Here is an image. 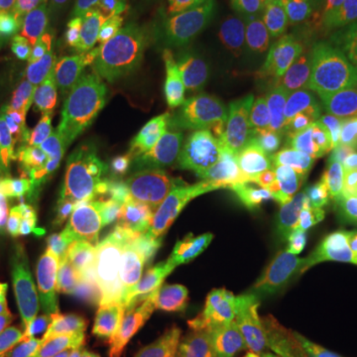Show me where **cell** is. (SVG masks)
Here are the masks:
<instances>
[{"instance_id": "obj_9", "label": "cell", "mask_w": 357, "mask_h": 357, "mask_svg": "<svg viewBox=\"0 0 357 357\" xmlns=\"http://www.w3.org/2000/svg\"><path fill=\"white\" fill-rule=\"evenodd\" d=\"M32 318L38 321L44 354L56 356L62 345L84 340L98 316L79 292L48 290L32 302Z\"/></svg>"}, {"instance_id": "obj_34", "label": "cell", "mask_w": 357, "mask_h": 357, "mask_svg": "<svg viewBox=\"0 0 357 357\" xmlns=\"http://www.w3.org/2000/svg\"><path fill=\"white\" fill-rule=\"evenodd\" d=\"M356 326H357V316H356Z\"/></svg>"}, {"instance_id": "obj_12", "label": "cell", "mask_w": 357, "mask_h": 357, "mask_svg": "<svg viewBox=\"0 0 357 357\" xmlns=\"http://www.w3.org/2000/svg\"><path fill=\"white\" fill-rule=\"evenodd\" d=\"M30 282L14 255L6 227L0 222V356H13L20 349V332L32 319L28 300Z\"/></svg>"}, {"instance_id": "obj_29", "label": "cell", "mask_w": 357, "mask_h": 357, "mask_svg": "<svg viewBox=\"0 0 357 357\" xmlns=\"http://www.w3.org/2000/svg\"><path fill=\"white\" fill-rule=\"evenodd\" d=\"M337 14H335V28L340 32L357 26V0H335Z\"/></svg>"}, {"instance_id": "obj_7", "label": "cell", "mask_w": 357, "mask_h": 357, "mask_svg": "<svg viewBox=\"0 0 357 357\" xmlns=\"http://www.w3.org/2000/svg\"><path fill=\"white\" fill-rule=\"evenodd\" d=\"M98 46V22L93 2L58 24L44 40L40 70L52 76L68 91L89 66Z\"/></svg>"}, {"instance_id": "obj_13", "label": "cell", "mask_w": 357, "mask_h": 357, "mask_svg": "<svg viewBox=\"0 0 357 357\" xmlns=\"http://www.w3.org/2000/svg\"><path fill=\"white\" fill-rule=\"evenodd\" d=\"M112 126V112L105 100L93 105L88 114L77 117L76 121L58 126L50 145L54 161L60 163L66 171L76 173L107 141Z\"/></svg>"}, {"instance_id": "obj_22", "label": "cell", "mask_w": 357, "mask_h": 357, "mask_svg": "<svg viewBox=\"0 0 357 357\" xmlns=\"http://www.w3.org/2000/svg\"><path fill=\"white\" fill-rule=\"evenodd\" d=\"M165 48V34H147L135 46V56L129 68V79L141 96L151 98L161 70V58Z\"/></svg>"}, {"instance_id": "obj_25", "label": "cell", "mask_w": 357, "mask_h": 357, "mask_svg": "<svg viewBox=\"0 0 357 357\" xmlns=\"http://www.w3.org/2000/svg\"><path fill=\"white\" fill-rule=\"evenodd\" d=\"M262 321H264V314L258 307L230 314L220 326L225 344L229 345L230 349H241V351L252 347L256 337L260 335Z\"/></svg>"}, {"instance_id": "obj_6", "label": "cell", "mask_w": 357, "mask_h": 357, "mask_svg": "<svg viewBox=\"0 0 357 357\" xmlns=\"http://www.w3.org/2000/svg\"><path fill=\"white\" fill-rule=\"evenodd\" d=\"M340 241V227L333 225L312 232L294 244L262 282L256 307L264 314V318L300 302L314 288L319 276L333 264Z\"/></svg>"}, {"instance_id": "obj_30", "label": "cell", "mask_w": 357, "mask_h": 357, "mask_svg": "<svg viewBox=\"0 0 357 357\" xmlns=\"http://www.w3.org/2000/svg\"><path fill=\"white\" fill-rule=\"evenodd\" d=\"M137 4V0H102L100 14L105 22H115L123 18L126 14L131 13V8Z\"/></svg>"}, {"instance_id": "obj_26", "label": "cell", "mask_w": 357, "mask_h": 357, "mask_svg": "<svg viewBox=\"0 0 357 357\" xmlns=\"http://www.w3.org/2000/svg\"><path fill=\"white\" fill-rule=\"evenodd\" d=\"M256 357H356L345 356L324 337H290L270 345Z\"/></svg>"}, {"instance_id": "obj_24", "label": "cell", "mask_w": 357, "mask_h": 357, "mask_svg": "<svg viewBox=\"0 0 357 357\" xmlns=\"http://www.w3.org/2000/svg\"><path fill=\"white\" fill-rule=\"evenodd\" d=\"M91 2L93 0H32L22 26L34 38L44 42L50 30L79 13L82 8H86Z\"/></svg>"}, {"instance_id": "obj_4", "label": "cell", "mask_w": 357, "mask_h": 357, "mask_svg": "<svg viewBox=\"0 0 357 357\" xmlns=\"http://www.w3.org/2000/svg\"><path fill=\"white\" fill-rule=\"evenodd\" d=\"M215 332L199 318L189 294L167 288L141 307L129 357H203Z\"/></svg>"}, {"instance_id": "obj_11", "label": "cell", "mask_w": 357, "mask_h": 357, "mask_svg": "<svg viewBox=\"0 0 357 357\" xmlns=\"http://www.w3.org/2000/svg\"><path fill=\"white\" fill-rule=\"evenodd\" d=\"M115 173L107 155V141L84 167L70 175L66 206L84 227L105 225L115 203Z\"/></svg>"}, {"instance_id": "obj_23", "label": "cell", "mask_w": 357, "mask_h": 357, "mask_svg": "<svg viewBox=\"0 0 357 357\" xmlns=\"http://www.w3.org/2000/svg\"><path fill=\"white\" fill-rule=\"evenodd\" d=\"M328 68L337 88L357 91V26L330 40Z\"/></svg>"}, {"instance_id": "obj_33", "label": "cell", "mask_w": 357, "mask_h": 357, "mask_svg": "<svg viewBox=\"0 0 357 357\" xmlns=\"http://www.w3.org/2000/svg\"><path fill=\"white\" fill-rule=\"evenodd\" d=\"M354 129H356V137H357V119H356V123H354Z\"/></svg>"}, {"instance_id": "obj_18", "label": "cell", "mask_w": 357, "mask_h": 357, "mask_svg": "<svg viewBox=\"0 0 357 357\" xmlns=\"http://www.w3.org/2000/svg\"><path fill=\"white\" fill-rule=\"evenodd\" d=\"M244 50H246V34L243 30H230L211 40L199 58L195 84L204 89L222 76H227L243 60Z\"/></svg>"}, {"instance_id": "obj_2", "label": "cell", "mask_w": 357, "mask_h": 357, "mask_svg": "<svg viewBox=\"0 0 357 357\" xmlns=\"http://www.w3.org/2000/svg\"><path fill=\"white\" fill-rule=\"evenodd\" d=\"M298 79L288 54L258 46L199 91V107L185 128L189 145L218 165L258 149L282 128Z\"/></svg>"}, {"instance_id": "obj_31", "label": "cell", "mask_w": 357, "mask_h": 357, "mask_svg": "<svg viewBox=\"0 0 357 357\" xmlns=\"http://www.w3.org/2000/svg\"><path fill=\"white\" fill-rule=\"evenodd\" d=\"M340 248H349L351 252H356L357 255V225L354 227V230H351V234H349V236H344V234H342Z\"/></svg>"}, {"instance_id": "obj_5", "label": "cell", "mask_w": 357, "mask_h": 357, "mask_svg": "<svg viewBox=\"0 0 357 357\" xmlns=\"http://www.w3.org/2000/svg\"><path fill=\"white\" fill-rule=\"evenodd\" d=\"M197 107L199 93L171 105H159L157 109L126 114L114 121L107 137V155L115 177L126 185L141 181L165 151L167 139L187 128Z\"/></svg>"}, {"instance_id": "obj_8", "label": "cell", "mask_w": 357, "mask_h": 357, "mask_svg": "<svg viewBox=\"0 0 357 357\" xmlns=\"http://www.w3.org/2000/svg\"><path fill=\"white\" fill-rule=\"evenodd\" d=\"M211 40L213 38L195 16L181 20L167 30L159 82L153 96L149 98L151 102L171 105L187 98L195 84L199 58Z\"/></svg>"}, {"instance_id": "obj_14", "label": "cell", "mask_w": 357, "mask_h": 357, "mask_svg": "<svg viewBox=\"0 0 357 357\" xmlns=\"http://www.w3.org/2000/svg\"><path fill=\"white\" fill-rule=\"evenodd\" d=\"M79 294L98 316L93 332L102 342L109 344L119 332V326L135 296L128 278L112 260L79 290Z\"/></svg>"}, {"instance_id": "obj_20", "label": "cell", "mask_w": 357, "mask_h": 357, "mask_svg": "<svg viewBox=\"0 0 357 357\" xmlns=\"http://www.w3.org/2000/svg\"><path fill=\"white\" fill-rule=\"evenodd\" d=\"M103 86H105V72L100 66L91 64L82 76L76 77V82L66 91L64 103L56 123L66 126L70 121H76L77 117L88 114L93 105L103 102Z\"/></svg>"}, {"instance_id": "obj_3", "label": "cell", "mask_w": 357, "mask_h": 357, "mask_svg": "<svg viewBox=\"0 0 357 357\" xmlns=\"http://www.w3.org/2000/svg\"><path fill=\"white\" fill-rule=\"evenodd\" d=\"M356 316L357 264L333 262L300 302L264 318V333L272 342L326 337L344 332Z\"/></svg>"}, {"instance_id": "obj_19", "label": "cell", "mask_w": 357, "mask_h": 357, "mask_svg": "<svg viewBox=\"0 0 357 357\" xmlns=\"http://www.w3.org/2000/svg\"><path fill=\"white\" fill-rule=\"evenodd\" d=\"M255 0H199L192 16L211 38L230 30H241L252 20Z\"/></svg>"}, {"instance_id": "obj_16", "label": "cell", "mask_w": 357, "mask_h": 357, "mask_svg": "<svg viewBox=\"0 0 357 357\" xmlns=\"http://www.w3.org/2000/svg\"><path fill=\"white\" fill-rule=\"evenodd\" d=\"M103 234H105V225L86 227L79 243L74 246L70 256L60 262L54 280L56 292H79L105 266Z\"/></svg>"}, {"instance_id": "obj_27", "label": "cell", "mask_w": 357, "mask_h": 357, "mask_svg": "<svg viewBox=\"0 0 357 357\" xmlns=\"http://www.w3.org/2000/svg\"><path fill=\"white\" fill-rule=\"evenodd\" d=\"M197 4L199 0H153L143 28L147 34H165L171 26L192 16Z\"/></svg>"}, {"instance_id": "obj_32", "label": "cell", "mask_w": 357, "mask_h": 357, "mask_svg": "<svg viewBox=\"0 0 357 357\" xmlns=\"http://www.w3.org/2000/svg\"><path fill=\"white\" fill-rule=\"evenodd\" d=\"M0 357H22V356H18V354H13V356H0ZM36 357H58V356H52V354H42V356H36Z\"/></svg>"}, {"instance_id": "obj_15", "label": "cell", "mask_w": 357, "mask_h": 357, "mask_svg": "<svg viewBox=\"0 0 357 357\" xmlns=\"http://www.w3.org/2000/svg\"><path fill=\"white\" fill-rule=\"evenodd\" d=\"M70 175L72 173L66 171L54 159L44 161L26 185L22 203L16 208L18 217L54 229L62 208L66 206Z\"/></svg>"}, {"instance_id": "obj_1", "label": "cell", "mask_w": 357, "mask_h": 357, "mask_svg": "<svg viewBox=\"0 0 357 357\" xmlns=\"http://www.w3.org/2000/svg\"><path fill=\"white\" fill-rule=\"evenodd\" d=\"M215 175L192 145L167 147L143 175L114 256L137 294L185 248L215 203Z\"/></svg>"}, {"instance_id": "obj_21", "label": "cell", "mask_w": 357, "mask_h": 357, "mask_svg": "<svg viewBox=\"0 0 357 357\" xmlns=\"http://www.w3.org/2000/svg\"><path fill=\"white\" fill-rule=\"evenodd\" d=\"M22 100L38 119L56 121L64 103V89L46 72L30 70L22 79Z\"/></svg>"}, {"instance_id": "obj_10", "label": "cell", "mask_w": 357, "mask_h": 357, "mask_svg": "<svg viewBox=\"0 0 357 357\" xmlns=\"http://www.w3.org/2000/svg\"><path fill=\"white\" fill-rule=\"evenodd\" d=\"M326 119L332 133V163L328 187L332 203L342 217L357 215V137L347 117L344 102L330 98L326 103Z\"/></svg>"}, {"instance_id": "obj_17", "label": "cell", "mask_w": 357, "mask_h": 357, "mask_svg": "<svg viewBox=\"0 0 357 357\" xmlns=\"http://www.w3.org/2000/svg\"><path fill=\"white\" fill-rule=\"evenodd\" d=\"M44 42L24 26L0 28V98L42 60Z\"/></svg>"}, {"instance_id": "obj_28", "label": "cell", "mask_w": 357, "mask_h": 357, "mask_svg": "<svg viewBox=\"0 0 357 357\" xmlns=\"http://www.w3.org/2000/svg\"><path fill=\"white\" fill-rule=\"evenodd\" d=\"M32 0H0V28L22 26Z\"/></svg>"}]
</instances>
